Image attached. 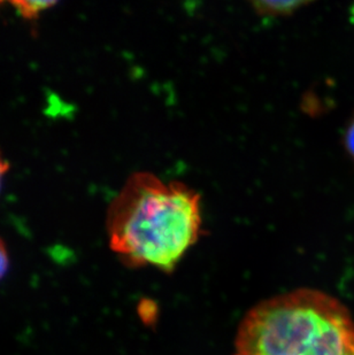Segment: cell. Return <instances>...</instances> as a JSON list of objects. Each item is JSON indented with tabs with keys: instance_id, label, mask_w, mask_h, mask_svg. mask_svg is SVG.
Segmentation results:
<instances>
[{
	"instance_id": "obj_1",
	"label": "cell",
	"mask_w": 354,
	"mask_h": 355,
	"mask_svg": "<svg viewBox=\"0 0 354 355\" xmlns=\"http://www.w3.org/2000/svg\"><path fill=\"white\" fill-rule=\"evenodd\" d=\"M201 197L150 173L129 178L107 211L110 248L124 261L171 270L201 232Z\"/></svg>"
},
{
	"instance_id": "obj_2",
	"label": "cell",
	"mask_w": 354,
	"mask_h": 355,
	"mask_svg": "<svg viewBox=\"0 0 354 355\" xmlns=\"http://www.w3.org/2000/svg\"><path fill=\"white\" fill-rule=\"evenodd\" d=\"M236 347L238 355H354V322L336 299L303 288L255 306Z\"/></svg>"
},
{
	"instance_id": "obj_3",
	"label": "cell",
	"mask_w": 354,
	"mask_h": 355,
	"mask_svg": "<svg viewBox=\"0 0 354 355\" xmlns=\"http://www.w3.org/2000/svg\"><path fill=\"white\" fill-rule=\"evenodd\" d=\"M306 1H253L252 6L262 17H287L297 12Z\"/></svg>"
},
{
	"instance_id": "obj_4",
	"label": "cell",
	"mask_w": 354,
	"mask_h": 355,
	"mask_svg": "<svg viewBox=\"0 0 354 355\" xmlns=\"http://www.w3.org/2000/svg\"><path fill=\"white\" fill-rule=\"evenodd\" d=\"M56 3V1H14L12 5L17 8L21 17L27 20H35L42 12Z\"/></svg>"
},
{
	"instance_id": "obj_5",
	"label": "cell",
	"mask_w": 354,
	"mask_h": 355,
	"mask_svg": "<svg viewBox=\"0 0 354 355\" xmlns=\"http://www.w3.org/2000/svg\"><path fill=\"white\" fill-rule=\"evenodd\" d=\"M344 148L348 157L352 159L354 164V114L348 121L344 131Z\"/></svg>"
},
{
	"instance_id": "obj_6",
	"label": "cell",
	"mask_w": 354,
	"mask_h": 355,
	"mask_svg": "<svg viewBox=\"0 0 354 355\" xmlns=\"http://www.w3.org/2000/svg\"><path fill=\"white\" fill-rule=\"evenodd\" d=\"M8 268H10V257H8L6 245L0 238V279H3V276L6 275Z\"/></svg>"
},
{
	"instance_id": "obj_7",
	"label": "cell",
	"mask_w": 354,
	"mask_h": 355,
	"mask_svg": "<svg viewBox=\"0 0 354 355\" xmlns=\"http://www.w3.org/2000/svg\"><path fill=\"white\" fill-rule=\"evenodd\" d=\"M8 169H10V164L3 158V155L0 153V188H1V182H3V175L6 174Z\"/></svg>"
}]
</instances>
